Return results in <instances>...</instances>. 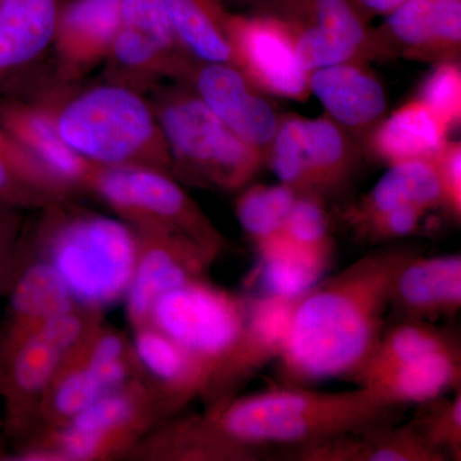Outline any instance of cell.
<instances>
[{
	"mask_svg": "<svg viewBox=\"0 0 461 461\" xmlns=\"http://www.w3.org/2000/svg\"><path fill=\"white\" fill-rule=\"evenodd\" d=\"M282 232L306 247H333L330 236L329 215L324 211L323 200L315 196H297Z\"/></svg>",
	"mask_w": 461,
	"mask_h": 461,
	"instance_id": "obj_37",
	"label": "cell"
},
{
	"mask_svg": "<svg viewBox=\"0 0 461 461\" xmlns=\"http://www.w3.org/2000/svg\"><path fill=\"white\" fill-rule=\"evenodd\" d=\"M299 194L285 184L248 185L236 202V218L248 238L258 245L284 230Z\"/></svg>",
	"mask_w": 461,
	"mask_h": 461,
	"instance_id": "obj_33",
	"label": "cell"
},
{
	"mask_svg": "<svg viewBox=\"0 0 461 461\" xmlns=\"http://www.w3.org/2000/svg\"><path fill=\"white\" fill-rule=\"evenodd\" d=\"M258 285L262 295L300 297L323 280L332 262L333 247L299 244L284 232L258 245Z\"/></svg>",
	"mask_w": 461,
	"mask_h": 461,
	"instance_id": "obj_26",
	"label": "cell"
},
{
	"mask_svg": "<svg viewBox=\"0 0 461 461\" xmlns=\"http://www.w3.org/2000/svg\"><path fill=\"white\" fill-rule=\"evenodd\" d=\"M435 162L441 178L442 189H444L446 212L456 220H460L461 147L459 142L447 141Z\"/></svg>",
	"mask_w": 461,
	"mask_h": 461,
	"instance_id": "obj_40",
	"label": "cell"
},
{
	"mask_svg": "<svg viewBox=\"0 0 461 461\" xmlns=\"http://www.w3.org/2000/svg\"><path fill=\"white\" fill-rule=\"evenodd\" d=\"M21 236V211L0 204V296L8 293L20 268Z\"/></svg>",
	"mask_w": 461,
	"mask_h": 461,
	"instance_id": "obj_39",
	"label": "cell"
},
{
	"mask_svg": "<svg viewBox=\"0 0 461 461\" xmlns=\"http://www.w3.org/2000/svg\"><path fill=\"white\" fill-rule=\"evenodd\" d=\"M172 417L166 403L141 377L105 393L74 420L41 430L32 441L57 461H96L126 455Z\"/></svg>",
	"mask_w": 461,
	"mask_h": 461,
	"instance_id": "obj_8",
	"label": "cell"
},
{
	"mask_svg": "<svg viewBox=\"0 0 461 461\" xmlns=\"http://www.w3.org/2000/svg\"><path fill=\"white\" fill-rule=\"evenodd\" d=\"M102 321L103 312L75 305L0 348V399L9 429L25 432L38 421L39 405L51 379Z\"/></svg>",
	"mask_w": 461,
	"mask_h": 461,
	"instance_id": "obj_9",
	"label": "cell"
},
{
	"mask_svg": "<svg viewBox=\"0 0 461 461\" xmlns=\"http://www.w3.org/2000/svg\"><path fill=\"white\" fill-rule=\"evenodd\" d=\"M286 455L303 461H446L411 421L402 426L373 424L320 444L291 448Z\"/></svg>",
	"mask_w": 461,
	"mask_h": 461,
	"instance_id": "obj_21",
	"label": "cell"
},
{
	"mask_svg": "<svg viewBox=\"0 0 461 461\" xmlns=\"http://www.w3.org/2000/svg\"><path fill=\"white\" fill-rule=\"evenodd\" d=\"M406 2L408 0H354L357 7L368 21L373 17H386Z\"/></svg>",
	"mask_w": 461,
	"mask_h": 461,
	"instance_id": "obj_41",
	"label": "cell"
},
{
	"mask_svg": "<svg viewBox=\"0 0 461 461\" xmlns=\"http://www.w3.org/2000/svg\"><path fill=\"white\" fill-rule=\"evenodd\" d=\"M429 213L417 206H402L364 218L351 223V227L360 238L369 241L405 239L415 235L421 229Z\"/></svg>",
	"mask_w": 461,
	"mask_h": 461,
	"instance_id": "obj_38",
	"label": "cell"
},
{
	"mask_svg": "<svg viewBox=\"0 0 461 461\" xmlns=\"http://www.w3.org/2000/svg\"><path fill=\"white\" fill-rule=\"evenodd\" d=\"M411 423L446 460H461V387L453 397L420 403Z\"/></svg>",
	"mask_w": 461,
	"mask_h": 461,
	"instance_id": "obj_35",
	"label": "cell"
},
{
	"mask_svg": "<svg viewBox=\"0 0 461 461\" xmlns=\"http://www.w3.org/2000/svg\"><path fill=\"white\" fill-rule=\"evenodd\" d=\"M396 409L368 387L321 393L284 384L230 396L208 408L205 415L227 439L264 456L275 446L304 447L391 421Z\"/></svg>",
	"mask_w": 461,
	"mask_h": 461,
	"instance_id": "obj_3",
	"label": "cell"
},
{
	"mask_svg": "<svg viewBox=\"0 0 461 461\" xmlns=\"http://www.w3.org/2000/svg\"><path fill=\"white\" fill-rule=\"evenodd\" d=\"M80 348L67 357L41 397L38 420L42 423V430L68 423L105 393Z\"/></svg>",
	"mask_w": 461,
	"mask_h": 461,
	"instance_id": "obj_32",
	"label": "cell"
},
{
	"mask_svg": "<svg viewBox=\"0 0 461 461\" xmlns=\"http://www.w3.org/2000/svg\"><path fill=\"white\" fill-rule=\"evenodd\" d=\"M8 293V321L0 348L14 344L44 321L77 305L53 266L39 256L20 266Z\"/></svg>",
	"mask_w": 461,
	"mask_h": 461,
	"instance_id": "obj_24",
	"label": "cell"
},
{
	"mask_svg": "<svg viewBox=\"0 0 461 461\" xmlns=\"http://www.w3.org/2000/svg\"><path fill=\"white\" fill-rule=\"evenodd\" d=\"M363 60H350L309 72V91L327 117L345 131L371 133L384 120L387 95L384 85Z\"/></svg>",
	"mask_w": 461,
	"mask_h": 461,
	"instance_id": "obj_19",
	"label": "cell"
},
{
	"mask_svg": "<svg viewBox=\"0 0 461 461\" xmlns=\"http://www.w3.org/2000/svg\"><path fill=\"white\" fill-rule=\"evenodd\" d=\"M169 21L185 53L196 62L233 66L223 0H165Z\"/></svg>",
	"mask_w": 461,
	"mask_h": 461,
	"instance_id": "obj_30",
	"label": "cell"
},
{
	"mask_svg": "<svg viewBox=\"0 0 461 461\" xmlns=\"http://www.w3.org/2000/svg\"><path fill=\"white\" fill-rule=\"evenodd\" d=\"M39 257L53 266L75 304L103 312L123 302L139 254V233L120 218L59 203L42 209Z\"/></svg>",
	"mask_w": 461,
	"mask_h": 461,
	"instance_id": "obj_5",
	"label": "cell"
},
{
	"mask_svg": "<svg viewBox=\"0 0 461 461\" xmlns=\"http://www.w3.org/2000/svg\"><path fill=\"white\" fill-rule=\"evenodd\" d=\"M0 124L57 180L75 194L86 191L94 165L67 144L53 118L41 105L16 96L3 99Z\"/></svg>",
	"mask_w": 461,
	"mask_h": 461,
	"instance_id": "obj_20",
	"label": "cell"
},
{
	"mask_svg": "<svg viewBox=\"0 0 461 461\" xmlns=\"http://www.w3.org/2000/svg\"><path fill=\"white\" fill-rule=\"evenodd\" d=\"M420 254L412 245L375 249L300 297L277 357L282 384L355 381L386 329L397 275Z\"/></svg>",
	"mask_w": 461,
	"mask_h": 461,
	"instance_id": "obj_1",
	"label": "cell"
},
{
	"mask_svg": "<svg viewBox=\"0 0 461 461\" xmlns=\"http://www.w3.org/2000/svg\"><path fill=\"white\" fill-rule=\"evenodd\" d=\"M448 127L420 99L406 103L371 132L375 156L388 165L435 160L447 144Z\"/></svg>",
	"mask_w": 461,
	"mask_h": 461,
	"instance_id": "obj_27",
	"label": "cell"
},
{
	"mask_svg": "<svg viewBox=\"0 0 461 461\" xmlns=\"http://www.w3.org/2000/svg\"><path fill=\"white\" fill-rule=\"evenodd\" d=\"M402 206H417L427 212L446 211L444 189L435 160L390 165L372 190L350 209L348 222H357Z\"/></svg>",
	"mask_w": 461,
	"mask_h": 461,
	"instance_id": "obj_29",
	"label": "cell"
},
{
	"mask_svg": "<svg viewBox=\"0 0 461 461\" xmlns=\"http://www.w3.org/2000/svg\"><path fill=\"white\" fill-rule=\"evenodd\" d=\"M80 350L105 393L141 377L131 339L121 330L105 326L103 321L87 336Z\"/></svg>",
	"mask_w": 461,
	"mask_h": 461,
	"instance_id": "obj_34",
	"label": "cell"
},
{
	"mask_svg": "<svg viewBox=\"0 0 461 461\" xmlns=\"http://www.w3.org/2000/svg\"><path fill=\"white\" fill-rule=\"evenodd\" d=\"M453 348H461L459 335L455 330L436 326L435 321H393L387 324L375 353L355 382L357 386H364L421 355Z\"/></svg>",
	"mask_w": 461,
	"mask_h": 461,
	"instance_id": "obj_31",
	"label": "cell"
},
{
	"mask_svg": "<svg viewBox=\"0 0 461 461\" xmlns=\"http://www.w3.org/2000/svg\"><path fill=\"white\" fill-rule=\"evenodd\" d=\"M180 80L236 135L267 156L281 115L235 66L191 60Z\"/></svg>",
	"mask_w": 461,
	"mask_h": 461,
	"instance_id": "obj_15",
	"label": "cell"
},
{
	"mask_svg": "<svg viewBox=\"0 0 461 461\" xmlns=\"http://www.w3.org/2000/svg\"><path fill=\"white\" fill-rule=\"evenodd\" d=\"M448 127L459 122L461 118V69L456 59L441 60L421 85L420 96Z\"/></svg>",
	"mask_w": 461,
	"mask_h": 461,
	"instance_id": "obj_36",
	"label": "cell"
},
{
	"mask_svg": "<svg viewBox=\"0 0 461 461\" xmlns=\"http://www.w3.org/2000/svg\"><path fill=\"white\" fill-rule=\"evenodd\" d=\"M66 0H0V86L53 44Z\"/></svg>",
	"mask_w": 461,
	"mask_h": 461,
	"instance_id": "obj_23",
	"label": "cell"
},
{
	"mask_svg": "<svg viewBox=\"0 0 461 461\" xmlns=\"http://www.w3.org/2000/svg\"><path fill=\"white\" fill-rule=\"evenodd\" d=\"M226 2L235 3V5H259L260 3L264 2V0H223L224 5H226Z\"/></svg>",
	"mask_w": 461,
	"mask_h": 461,
	"instance_id": "obj_42",
	"label": "cell"
},
{
	"mask_svg": "<svg viewBox=\"0 0 461 461\" xmlns=\"http://www.w3.org/2000/svg\"><path fill=\"white\" fill-rule=\"evenodd\" d=\"M32 102L50 114L67 144L91 165L150 167L173 176L168 145L145 94L105 81L51 90Z\"/></svg>",
	"mask_w": 461,
	"mask_h": 461,
	"instance_id": "obj_4",
	"label": "cell"
},
{
	"mask_svg": "<svg viewBox=\"0 0 461 461\" xmlns=\"http://www.w3.org/2000/svg\"><path fill=\"white\" fill-rule=\"evenodd\" d=\"M260 14L286 25L306 71L375 56L373 30L354 0H264Z\"/></svg>",
	"mask_w": 461,
	"mask_h": 461,
	"instance_id": "obj_12",
	"label": "cell"
},
{
	"mask_svg": "<svg viewBox=\"0 0 461 461\" xmlns=\"http://www.w3.org/2000/svg\"><path fill=\"white\" fill-rule=\"evenodd\" d=\"M375 56L454 60L461 47V0H408L373 30Z\"/></svg>",
	"mask_w": 461,
	"mask_h": 461,
	"instance_id": "obj_16",
	"label": "cell"
},
{
	"mask_svg": "<svg viewBox=\"0 0 461 461\" xmlns=\"http://www.w3.org/2000/svg\"><path fill=\"white\" fill-rule=\"evenodd\" d=\"M461 308V256L412 258L397 275L387 323L436 321L455 317Z\"/></svg>",
	"mask_w": 461,
	"mask_h": 461,
	"instance_id": "obj_18",
	"label": "cell"
},
{
	"mask_svg": "<svg viewBox=\"0 0 461 461\" xmlns=\"http://www.w3.org/2000/svg\"><path fill=\"white\" fill-rule=\"evenodd\" d=\"M148 323L198 364L205 379L202 397L211 408L277 360L286 341L290 309L280 300L253 302V296L230 293L204 277L160 296Z\"/></svg>",
	"mask_w": 461,
	"mask_h": 461,
	"instance_id": "obj_2",
	"label": "cell"
},
{
	"mask_svg": "<svg viewBox=\"0 0 461 461\" xmlns=\"http://www.w3.org/2000/svg\"><path fill=\"white\" fill-rule=\"evenodd\" d=\"M139 233V254L124 296L131 329L144 326L160 296L187 282L204 278L222 251L173 233Z\"/></svg>",
	"mask_w": 461,
	"mask_h": 461,
	"instance_id": "obj_14",
	"label": "cell"
},
{
	"mask_svg": "<svg viewBox=\"0 0 461 461\" xmlns=\"http://www.w3.org/2000/svg\"><path fill=\"white\" fill-rule=\"evenodd\" d=\"M173 32L165 0H121V23L105 60L107 81L145 94L180 78L191 63Z\"/></svg>",
	"mask_w": 461,
	"mask_h": 461,
	"instance_id": "obj_11",
	"label": "cell"
},
{
	"mask_svg": "<svg viewBox=\"0 0 461 461\" xmlns=\"http://www.w3.org/2000/svg\"><path fill=\"white\" fill-rule=\"evenodd\" d=\"M461 348L421 355L402 364L363 387L399 406L432 402L460 387Z\"/></svg>",
	"mask_w": 461,
	"mask_h": 461,
	"instance_id": "obj_28",
	"label": "cell"
},
{
	"mask_svg": "<svg viewBox=\"0 0 461 461\" xmlns=\"http://www.w3.org/2000/svg\"><path fill=\"white\" fill-rule=\"evenodd\" d=\"M266 162L281 184L299 195L323 200L342 189L355 169L353 145L330 118H280Z\"/></svg>",
	"mask_w": 461,
	"mask_h": 461,
	"instance_id": "obj_10",
	"label": "cell"
},
{
	"mask_svg": "<svg viewBox=\"0 0 461 461\" xmlns=\"http://www.w3.org/2000/svg\"><path fill=\"white\" fill-rule=\"evenodd\" d=\"M132 351L141 378L172 415L204 393L202 369L180 345L153 324L133 329Z\"/></svg>",
	"mask_w": 461,
	"mask_h": 461,
	"instance_id": "obj_22",
	"label": "cell"
},
{
	"mask_svg": "<svg viewBox=\"0 0 461 461\" xmlns=\"http://www.w3.org/2000/svg\"><path fill=\"white\" fill-rule=\"evenodd\" d=\"M121 23V0H66L51 47L59 83L74 84L105 63Z\"/></svg>",
	"mask_w": 461,
	"mask_h": 461,
	"instance_id": "obj_17",
	"label": "cell"
},
{
	"mask_svg": "<svg viewBox=\"0 0 461 461\" xmlns=\"http://www.w3.org/2000/svg\"><path fill=\"white\" fill-rule=\"evenodd\" d=\"M229 38L233 66L254 86L278 98H308L309 72L300 63L295 41L284 23L266 14H230Z\"/></svg>",
	"mask_w": 461,
	"mask_h": 461,
	"instance_id": "obj_13",
	"label": "cell"
},
{
	"mask_svg": "<svg viewBox=\"0 0 461 461\" xmlns=\"http://www.w3.org/2000/svg\"><path fill=\"white\" fill-rule=\"evenodd\" d=\"M177 180L209 190L241 191L266 163L189 86L162 87L150 100Z\"/></svg>",
	"mask_w": 461,
	"mask_h": 461,
	"instance_id": "obj_6",
	"label": "cell"
},
{
	"mask_svg": "<svg viewBox=\"0 0 461 461\" xmlns=\"http://www.w3.org/2000/svg\"><path fill=\"white\" fill-rule=\"evenodd\" d=\"M136 232L173 233L223 251L227 241L171 173L150 167H93L86 186Z\"/></svg>",
	"mask_w": 461,
	"mask_h": 461,
	"instance_id": "obj_7",
	"label": "cell"
},
{
	"mask_svg": "<svg viewBox=\"0 0 461 461\" xmlns=\"http://www.w3.org/2000/svg\"><path fill=\"white\" fill-rule=\"evenodd\" d=\"M136 451L154 460L250 461L263 456L221 435L205 414L163 421L130 453Z\"/></svg>",
	"mask_w": 461,
	"mask_h": 461,
	"instance_id": "obj_25",
	"label": "cell"
}]
</instances>
